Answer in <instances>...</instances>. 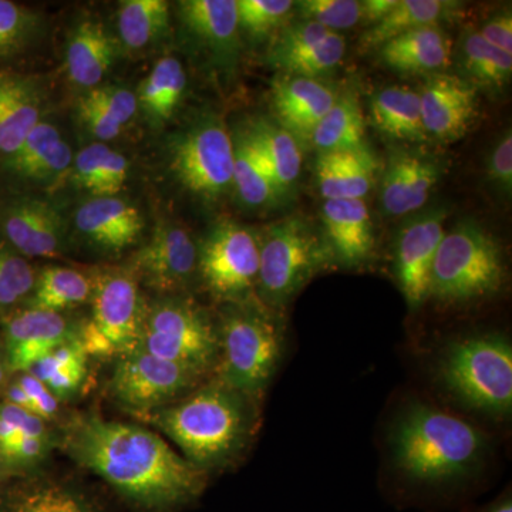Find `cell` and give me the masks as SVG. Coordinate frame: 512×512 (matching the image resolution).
Segmentation results:
<instances>
[{"instance_id":"1","label":"cell","mask_w":512,"mask_h":512,"mask_svg":"<svg viewBox=\"0 0 512 512\" xmlns=\"http://www.w3.org/2000/svg\"><path fill=\"white\" fill-rule=\"evenodd\" d=\"M66 451L131 503L171 510L195 500L207 473L185 460L153 431L90 414L70 424Z\"/></svg>"},{"instance_id":"2","label":"cell","mask_w":512,"mask_h":512,"mask_svg":"<svg viewBox=\"0 0 512 512\" xmlns=\"http://www.w3.org/2000/svg\"><path fill=\"white\" fill-rule=\"evenodd\" d=\"M144 417L177 444L185 460L207 474L235 463L258 426L255 400L218 379Z\"/></svg>"},{"instance_id":"3","label":"cell","mask_w":512,"mask_h":512,"mask_svg":"<svg viewBox=\"0 0 512 512\" xmlns=\"http://www.w3.org/2000/svg\"><path fill=\"white\" fill-rule=\"evenodd\" d=\"M394 467L417 483L440 484L480 466L487 440L454 414L414 403L394 420L389 433Z\"/></svg>"},{"instance_id":"4","label":"cell","mask_w":512,"mask_h":512,"mask_svg":"<svg viewBox=\"0 0 512 512\" xmlns=\"http://www.w3.org/2000/svg\"><path fill=\"white\" fill-rule=\"evenodd\" d=\"M440 383L464 406L490 416L512 409V346L498 333L448 343L439 357Z\"/></svg>"},{"instance_id":"5","label":"cell","mask_w":512,"mask_h":512,"mask_svg":"<svg viewBox=\"0 0 512 512\" xmlns=\"http://www.w3.org/2000/svg\"><path fill=\"white\" fill-rule=\"evenodd\" d=\"M220 330L217 379L258 402L284 355V329L259 308L232 309Z\"/></svg>"},{"instance_id":"6","label":"cell","mask_w":512,"mask_h":512,"mask_svg":"<svg viewBox=\"0 0 512 512\" xmlns=\"http://www.w3.org/2000/svg\"><path fill=\"white\" fill-rule=\"evenodd\" d=\"M505 268L500 245L474 222L458 224L441 239L433 269L429 298L464 303L500 291Z\"/></svg>"},{"instance_id":"7","label":"cell","mask_w":512,"mask_h":512,"mask_svg":"<svg viewBox=\"0 0 512 512\" xmlns=\"http://www.w3.org/2000/svg\"><path fill=\"white\" fill-rule=\"evenodd\" d=\"M332 259L326 241L305 221L272 225L259 239V295L269 306H284Z\"/></svg>"},{"instance_id":"8","label":"cell","mask_w":512,"mask_h":512,"mask_svg":"<svg viewBox=\"0 0 512 512\" xmlns=\"http://www.w3.org/2000/svg\"><path fill=\"white\" fill-rule=\"evenodd\" d=\"M138 346L205 377L217 370L220 330L195 303L163 299L144 311Z\"/></svg>"},{"instance_id":"9","label":"cell","mask_w":512,"mask_h":512,"mask_svg":"<svg viewBox=\"0 0 512 512\" xmlns=\"http://www.w3.org/2000/svg\"><path fill=\"white\" fill-rule=\"evenodd\" d=\"M92 316L79 328L77 339L87 356L119 357L137 348L144 311L136 276L110 271L93 281Z\"/></svg>"},{"instance_id":"10","label":"cell","mask_w":512,"mask_h":512,"mask_svg":"<svg viewBox=\"0 0 512 512\" xmlns=\"http://www.w3.org/2000/svg\"><path fill=\"white\" fill-rule=\"evenodd\" d=\"M204 376L141 349L117 357L110 390L114 399L141 416L157 412L197 389Z\"/></svg>"},{"instance_id":"11","label":"cell","mask_w":512,"mask_h":512,"mask_svg":"<svg viewBox=\"0 0 512 512\" xmlns=\"http://www.w3.org/2000/svg\"><path fill=\"white\" fill-rule=\"evenodd\" d=\"M198 271L212 295L244 301L258 284L259 239L235 222H221L198 249Z\"/></svg>"},{"instance_id":"12","label":"cell","mask_w":512,"mask_h":512,"mask_svg":"<svg viewBox=\"0 0 512 512\" xmlns=\"http://www.w3.org/2000/svg\"><path fill=\"white\" fill-rule=\"evenodd\" d=\"M171 165L185 188L205 198L228 191L234 174V141L218 120H205L174 141Z\"/></svg>"},{"instance_id":"13","label":"cell","mask_w":512,"mask_h":512,"mask_svg":"<svg viewBox=\"0 0 512 512\" xmlns=\"http://www.w3.org/2000/svg\"><path fill=\"white\" fill-rule=\"evenodd\" d=\"M0 237L22 256L50 258L64 245V224L55 208L26 195L0 201Z\"/></svg>"},{"instance_id":"14","label":"cell","mask_w":512,"mask_h":512,"mask_svg":"<svg viewBox=\"0 0 512 512\" xmlns=\"http://www.w3.org/2000/svg\"><path fill=\"white\" fill-rule=\"evenodd\" d=\"M446 210L419 215L400 231L396 245L397 281L410 308L417 309L429 298L431 269L444 234Z\"/></svg>"},{"instance_id":"15","label":"cell","mask_w":512,"mask_h":512,"mask_svg":"<svg viewBox=\"0 0 512 512\" xmlns=\"http://www.w3.org/2000/svg\"><path fill=\"white\" fill-rule=\"evenodd\" d=\"M134 262L148 286L158 292L171 293L184 289L194 278L198 249L184 228L158 224Z\"/></svg>"},{"instance_id":"16","label":"cell","mask_w":512,"mask_h":512,"mask_svg":"<svg viewBox=\"0 0 512 512\" xmlns=\"http://www.w3.org/2000/svg\"><path fill=\"white\" fill-rule=\"evenodd\" d=\"M345 52V37L301 20L282 32L272 50V63L289 76L316 79L339 66Z\"/></svg>"},{"instance_id":"17","label":"cell","mask_w":512,"mask_h":512,"mask_svg":"<svg viewBox=\"0 0 512 512\" xmlns=\"http://www.w3.org/2000/svg\"><path fill=\"white\" fill-rule=\"evenodd\" d=\"M421 120L427 136L453 141L467 133L477 114L473 84L451 74L430 77L420 90Z\"/></svg>"},{"instance_id":"18","label":"cell","mask_w":512,"mask_h":512,"mask_svg":"<svg viewBox=\"0 0 512 512\" xmlns=\"http://www.w3.org/2000/svg\"><path fill=\"white\" fill-rule=\"evenodd\" d=\"M74 328L62 313L26 309L6 325L5 339L9 367L15 372H29L57 346L77 338Z\"/></svg>"},{"instance_id":"19","label":"cell","mask_w":512,"mask_h":512,"mask_svg":"<svg viewBox=\"0 0 512 512\" xmlns=\"http://www.w3.org/2000/svg\"><path fill=\"white\" fill-rule=\"evenodd\" d=\"M72 163V148L53 124L42 120L12 156L0 160V171L19 183L46 184L66 174Z\"/></svg>"},{"instance_id":"20","label":"cell","mask_w":512,"mask_h":512,"mask_svg":"<svg viewBox=\"0 0 512 512\" xmlns=\"http://www.w3.org/2000/svg\"><path fill=\"white\" fill-rule=\"evenodd\" d=\"M336 94L316 79L286 76L272 87V100L279 126L298 141H311L320 120L332 109Z\"/></svg>"},{"instance_id":"21","label":"cell","mask_w":512,"mask_h":512,"mask_svg":"<svg viewBox=\"0 0 512 512\" xmlns=\"http://www.w3.org/2000/svg\"><path fill=\"white\" fill-rule=\"evenodd\" d=\"M322 222L333 259L345 266H357L369 259L375 237L365 201H325Z\"/></svg>"},{"instance_id":"22","label":"cell","mask_w":512,"mask_h":512,"mask_svg":"<svg viewBox=\"0 0 512 512\" xmlns=\"http://www.w3.org/2000/svg\"><path fill=\"white\" fill-rule=\"evenodd\" d=\"M76 227L104 251L120 252L136 244L144 222L137 208L120 198L94 197L77 210Z\"/></svg>"},{"instance_id":"23","label":"cell","mask_w":512,"mask_h":512,"mask_svg":"<svg viewBox=\"0 0 512 512\" xmlns=\"http://www.w3.org/2000/svg\"><path fill=\"white\" fill-rule=\"evenodd\" d=\"M439 178V168L433 161L416 154H397L384 171L380 194L384 212L392 217H402L420 210L429 200Z\"/></svg>"},{"instance_id":"24","label":"cell","mask_w":512,"mask_h":512,"mask_svg":"<svg viewBox=\"0 0 512 512\" xmlns=\"http://www.w3.org/2000/svg\"><path fill=\"white\" fill-rule=\"evenodd\" d=\"M39 121L42 100L36 84L0 66V160L12 156Z\"/></svg>"},{"instance_id":"25","label":"cell","mask_w":512,"mask_h":512,"mask_svg":"<svg viewBox=\"0 0 512 512\" xmlns=\"http://www.w3.org/2000/svg\"><path fill=\"white\" fill-rule=\"evenodd\" d=\"M377 161L365 146L319 153L316 178L320 195L330 200H363L375 184Z\"/></svg>"},{"instance_id":"26","label":"cell","mask_w":512,"mask_h":512,"mask_svg":"<svg viewBox=\"0 0 512 512\" xmlns=\"http://www.w3.org/2000/svg\"><path fill=\"white\" fill-rule=\"evenodd\" d=\"M117 55V43L100 23L84 20L74 29L66 50L70 80L83 89L99 87Z\"/></svg>"},{"instance_id":"27","label":"cell","mask_w":512,"mask_h":512,"mask_svg":"<svg viewBox=\"0 0 512 512\" xmlns=\"http://www.w3.org/2000/svg\"><path fill=\"white\" fill-rule=\"evenodd\" d=\"M379 49L383 63L402 73L439 72L450 63L451 42L439 26L404 33Z\"/></svg>"},{"instance_id":"28","label":"cell","mask_w":512,"mask_h":512,"mask_svg":"<svg viewBox=\"0 0 512 512\" xmlns=\"http://www.w3.org/2000/svg\"><path fill=\"white\" fill-rule=\"evenodd\" d=\"M181 18L192 35L222 55L234 53L238 43L237 0H185Z\"/></svg>"},{"instance_id":"29","label":"cell","mask_w":512,"mask_h":512,"mask_svg":"<svg viewBox=\"0 0 512 512\" xmlns=\"http://www.w3.org/2000/svg\"><path fill=\"white\" fill-rule=\"evenodd\" d=\"M372 123L384 136L397 140L424 141L419 93L406 87H387L373 96Z\"/></svg>"},{"instance_id":"30","label":"cell","mask_w":512,"mask_h":512,"mask_svg":"<svg viewBox=\"0 0 512 512\" xmlns=\"http://www.w3.org/2000/svg\"><path fill=\"white\" fill-rule=\"evenodd\" d=\"M457 3L444 0H397L392 12L362 37L367 49L382 47L394 37L421 28L439 26L443 20L453 15Z\"/></svg>"},{"instance_id":"31","label":"cell","mask_w":512,"mask_h":512,"mask_svg":"<svg viewBox=\"0 0 512 512\" xmlns=\"http://www.w3.org/2000/svg\"><path fill=\"white\" fill-rule=\"evenodd\" d=\"M128 177V161L106 144H92L79 151L73 161V178L94 197H116Z\"/></svg>"},{"instance_id":"32","label":"cell","mask_w":512,"mask_h":512,"mask_svg":"<svg viewBox=\"0 0 512 512\" xmlns=\"http://www.w3.org/2000/svg\"><path fill=\"white\" fill-rule=\"evenodd\" d=\"M247 131L274 175L281 194L291 190L301 174L299 141L284 127L266 120L255 121Z\"/></svg>"},{"instance_id":"33","label":"cell","mask_w":512,"mask_h":512,"mask_svg":"<svg viewBox=\"0 0 512 512\" xmlns=\"http://www.w3.org/2000/svg\"><path fill=\"white\" fill-rule=\"evenodd\" d=\"M232 185L242 202L249 207H262L281 195L274 175L248 131L239 133L234 141Z\"/></svg>"},{"instance_id":"34","label":"cell","mask_w":512,"mask_h":512,"mask_svg":"<svg viewBox=\"0 0 512 512\" xmlns=\"http://www.w3.org/2000/svg\"><path fill=\"white\" fill-rule=\"evenodd\" d=\"M93 281L72 268L50 266L36 278L29 309L60 313L76 308L92 298Z\"/></svg>"},{"instance_id":"35","label":"cell","mask_w":512,"mask_h":512,"mask_svg":"<svg viewBox=\"0 0 512 512\" xmlns=\"http://www.w3.org/2000/svg\"><path fill=\"white\" fill-rule=\"evenodd\" d=\"M365 131L359 101L352 94H345L336 99L332 109L320 120L311 141L319 153L353 150L365 146Z\"/></svg>"},{"instance_id":"36","label":"cell","mask_w":512,"mask_h":512,"mask_svg":"<svg viewBox=\"0 0 512 512\" xmlns=\"http://www.w3.org/2000/svg\"><path fill=\"white\" fill-rule=\"evenodd\" d=\"M187 87V74L183 64L175 57H164L153 72L141 83L137 101L151 121L170 119L183 99Z\"/></svg>"},{"instance_id":"37","label":"cell","mask_w":512,"mask_h":512,"mask_svg":"<svg viewBox=\"0 0 512 512\" xmlns=\"http://www.w3.org/2000/svg\"><path fill=\"white\" fill-rule=\"evenodd\" d=\"M170 22V6L164 0H127L121 3L119 33L128 50H141L163 36Z\"/></svg>"},{"instance_id":"38","label":"cell","mask_w":512,"mask_h":512,"mask_svg":"<svg viewBox=\"0 0 512 512\" xmlns=\"http://www.w3.org/2000/svg\"><path fill=\"white\" fill-rule=\"evenodd\" d=\"M463 64L476 82L501 87L510 80L512 55L485 42L478 32L468 33L463 43Z\"/></svg>"},{"instance_id":"39","label":"cell","mask_w":512,"mask_h":512,"mask_svg":"<svg viewBox=\"0 0 512 512\" xmlns=\"http://www.w3.org/2000/svg\"><path fill=\"white\" fill-rule=\"evenodd\" d=\"M39 18L33 10L0 0V60L25 52L37 35Z\"/></svg>"},{"instance_id":"40","label":"cell","mask_w":512,"mask_h":512,"mask_svg":"<svg viewBox=\"0 0 512 512\" xmlns=\"http://www.w3.org/2000/svg\"><path fill=\"white\" fill-rule=\"evenodd\" d=\"M36 278L28 259L0 241V311L30 298Z\"/></svg>"},{"instance_id":"41","label":"cell","mask_w":512,"mask_h":512,"mask_svg":"<svg viewBox=\"0 0 512 512\" xmlns=\"http://www.w3.org/2000/svg\"><path fill=\"white\" fill-rule=\"evenodd\" d=\"M295 3L291 0H238V26L249 36L264 37L281 28Z\"/></svg>"},{"instance_id":"42","label":"cell","mask_w":512,"mask_h":512,"mask_svg":"<svg viewBox=\"0 0 512 512\" xmlns=\"http://www.w3.org/2000/svg\"><path fill=\"white\" fill-rule=\"evenodd\" d=\"M8 512H93L79 495L62 485L40 484L19 495Z\"/></svg>"},{"instance_id":"43","label":"cell","mask_w":512,"mask_h":512,"mask_svg":"<svg viewBox=\"0 0 512 512\" xmlns=\"http://www.w3.org/2000/svg\"><path fill=\"white\" fill-rule=\"evenodd\" d=\"M296 5L302 20L336 33L353 28L362 20V5L356 0H303Z\"/></svg>"},{"instance_id":"44","label":"cell","mask_w":512,"mask_h":512,"mask_svg":"<svg viewBox=\"0 0 512 512\" xmlns=\"http://www.w3.org/2000/svg\"><path fill=\"white\" fill-rule=\"evenodd\" d=\"M83 100L123 127L136 116L138 109L136 94L117 86L94 87L83 97Z\"/></svg>"},{"instance_id":"45","label":"cell","mask_w":512,"mask_h":512,"mask_svg":"<svg viewBox=\"0 0 512 512\" xmlns=\"http://www.w3.org/2000/svg\"><path fill=\"white\" fill-rule=\"evenodd\" d=\"M49 447L50 436L32 437L20 434L2 457L16 466L28 467L45 458L49 453Z\"/></svg>"},{"instance_id":"46","label":"cell","mask_w":512,"mask_h":512,"mask_svg":"<svg viewBox=\"0 0 512 512\" xmlns=\"http://www.w3.org/2000/svg\"><path fill=\"white\" fill-rule=\"evenodd\" d=\"M18 383L28 394L37 417L45 421L55 419L57 410H59V399L47 389L45 383L40 382L30 373H25L20 377Z\"/></svg>"},{"instance_id":"47","label":"cell","mask_w":512,"mask_h":512,"mask_svg":"<svg viewBox=\"0 0 512 512\" xmlns=\"http://www.w3.org/2000/svg\"><path fill=\"white\" fill-rule=\"evenodd\" d=\"M87 375V362L76 363V365L60 367L55 372L49 373L40 382L45 383L57 399L72 396L82 386Z\"/></svg>"},{"instance_id":"48","label":"cell","mask_w":512,"mask_h":512,"mask_svg":"<svg viewBox=\"0 0 512 512\" xmlns=\"http://www.w3.org/2000/svg\"><path fill=\"white\" fill-rule=\"evenodd\" d=\"M77 113H79V119L82 120L87 130L94 137L99 138L100 141L113 140V138L120 136L121 130H123V126H120L117 121L111 120L109 116L101 113L99 109L87 103L86 100L79 101Z\"/></svg>"},{"instance_id":"49","label":"cell","mask_w":512,"mask_h":512,"mask_svg":"<svg viewBox=\"0 0 512 512\" xmlns=\"http://www.w3.org/2000/svg\"><path fill=\"white\" fill-rule=\"evenodd\" d=\"M491 178L504 191L511 192L512 188V136L510 131L498 141L497 147L491 153L488 164Z\"/></svg>"},{"instance_id":"50","label":"cell","mask_w":512,"mask_h":512,"mask_svg":"<svg viewBox=\"0 0 512 512\" xmlns=\"http://www.w3.org/2000/svg\"><path fill=\"white\" fill-rule=\"evenodd\" d=\"M478 33L491 46L512 55V16L510 12L494 16L493 19L485 23Z\"/></svg>"},{"instance_id":"51","label":"cell","mask_w":512,"mask_h":512,"mask_svg":"<svg viewBox=\"0 0 512 512\" xmlns=\"http://www.w3.org/2000/svg\"><path fill=\"white\" fill-rule=\"evenodd\" d=\"M360 5H362V20L376 25L392 12L397 5V0H365L360 2Z\"/></svg>"},{"instance_id":"52","label":"cell","mask_w":512,"mask_h":512,"mask_svg":"<svg viewBox=\"0 0 512 512\" xmlns=\"http://www.w3.org/2000/svg\"><path fill=\"white\" fill-rule=\"evenodd\" d=\"M8 403L20 407V409L26 410V412L35 414L33 404L30 402L28 394H26L19 383L12 384V386L9 387Z\"/></svg>"},{"instance_id":"53","label":"cell","mask_w":512,"mask_h":512,"mask_svg":"<svg viewBox=\"0 0 512 512\" xmlns=\"http://www.w3.org/2000/svg\"><path fill=\"white\" fill-rule=\"evenodd\" d=\"M487 512H512V503L510 498H508V500L501 501L500 504L494 505V507Z\"/></svg>"},{"instance_id":"54","label":"cell","mask_w":512,"mask_h":512,"mask_svg":"<svg viewBox=\"0 0 512 512\" xmlns=\"http://www.w3.org/2000/svg\"><path fill=\"white\" fill-rule=\"evenodd\" d=\"M3 366H2V362H0V383H2V380H3Z\"/></svg>"}]
</instances>
